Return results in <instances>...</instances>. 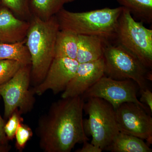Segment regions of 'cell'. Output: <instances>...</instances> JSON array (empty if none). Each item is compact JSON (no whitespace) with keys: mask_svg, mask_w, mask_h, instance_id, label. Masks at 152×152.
Segmentation results:
<instances>
[{"mask_svg":"<svg viewBox=\"0 0 152 152\" xmlns=\"http://www.w3.org/2000/svg\"><path fill=\"white\" fill-rule=\"evenodd\" d=\"M21 115L18 110H16L11 115L6 123L4 130L8 140L12 141L14 140L19 124L23 122V119Z\"/></svg>","mask_w":152,"mask_h":152,"instance_id":"7402d4cb","label":"cell"},{"mask_svg":"<svg viewBox=\"0 0 152 152\" xmlns=\"http://www.w3.org/2000/svg\"><path fill=\"white\" fill-rule=\"evenodd\" d=\"M33 131L28 125L23 122L19 124L15 135V148L19 151L22 152L25 148L28 142L32 137Z\"/></svg>","mask_w":152,"mask_h":152,"instance_id":"44dd1931","label":"cell"},{"mask_svg":"<svg viewBox=\"0 0 152 152\" xmlns=\"http://www.w3.org/2000/svg\"><path fill=\"white\" fill-rule=\"evenodd\" d=\"M26 38L31 59V81L36 86L45 78L55 58L60 26L56 16L46 20L32 16Z\"/></svg>","mask_w":152,"mask_h":152,"instance_id":"7a4b0ae2","label":"cell"},{"mask_svg":"<svg viewBox=\"0 0 152 152\" xmlns=\"http://www.w3.org/2000/svg\"><path fill=\"white\" fill-rule=\"evenodd\" d=\"M78 34L69 30H60L55 45V58H68L76 60Z\"/></svg>","mask_w":152,"mask_h":152,"instance_id":"9a60e30c","label":"cell"},{"mask_svg":"<svg viewBox=\"0 0 152 152\" xmlns=\"http://www.w3.org/2000/svg\"><path fill=\"white\" fill-rule=\"evenodd\" d=\"M29 26V21L19 18L7 7L0 5V43L24 41Z\"/></svg>","mask_w":152,"mask_h":152,"instance_id":"7c38bea8","label":"cell"},{"mask_svg":"<svg viewBox=\"0 0 152 152\" xmlns=\"http://www.w3.org/2000/svg\"><path fill=\"white\" fill-rule=\"evenodd\" d=\"M32 0H0L1 4L10 10L19 18L30 21L32 15L30 6Z\"/></svg>","mask_w":152,"mask_h":152,"instance_id":"d6986e66","label":"cell"},{"mask_svg":"<svg viewBox=\"0 0 152 152\" xmlns=\"http://www.w3.org/2000/svg\"><path fill=\"white\" fill-rule=\"evenodd\" d=\"M85 99L62 98L52 103L38 121L36 134L45 152H70L76 144L88 141L83 126Z\"/></svg>","mask_w":152,"mask_h":152,"instance_id":"6da1fadb","label":"cell"},{"mask_svg":"<svg viewBox=\"0 0 152 152\" xmlns=\"http://www.w3.org/2000/svg\"><path fill=\"white\" fill-rule=\"evenodd\" d=\"M123 7H106L75 12L62 9L56 14L60 30H69L78 35L96 36L109 41L115 38L118 20Z\"/></svg>","mask_w":152,"mask_h":152,"instance_id":"3957f363","label":"cell"},{"mask_svg":"<svg viewBox=\"0 0 152 152\" xmlns=\"http://www.w3.org/2000/svg\"><path fill=\"white\" fill-rule=\"evenodd\" d=\"M137 86L132 80H115L104 75L82 96L85 99L91 97L103 99L115 110L124 103L134 102L148 110V108L137 97Z\"/></svg>","mask_w":152,"mask_h":152,"instance_id":"ba28073f","label":"cell"},{"mask_svg":"<svg viewBox=\"0 0 152 152\" xmlns=\"http://www.w3.org/2000/svg\"><path fill=\"white\" fill-rule=\"evenodd\" d=\"M1 4V2H0V5Z\"/></svg>","mask_w":152,"mask_h":152,"instance_id":"83f0119b","label":"cell"},{"mask_svg":"<svg viewBox=\"0 0 152 152\" xmlns=\"http://www.w3.org/2000/svg\"><path fill=\"white\" fill-rule=\"evenodd\" d=\"M141 96L140 101L141 102L146 105L151 113L152 112V93L151 90L147 88L145 89L140 90Z\"/></svg>","mask_w":152,"mask_h":152,"instance_id":"603a6c76","label":"cell"},{"mask_svg":"<svg viewBox=\"0 0 152 152\" xmlns=\"http://www.w3.org/2000/svg\"><path fill=\"white\" fill-rule=\"evenodd\" d=\"M79 63L68 58H55L45 78L33 89L35 94L41 96L48 90L54 94L64 91L77 71Z\"/></svg>","mask_w":152,"mask_h":152,"instance_id":"30bf717a","label":"cell"},{"mask_svg":"<svg viewBox=\"0 0 152 152\" xmlns=\"http://www.w3.org/2000/svg\"><path fill=\"white\" fill-rule=\"evenodd\" d=\"M103 58L105 75L117 80H132L140 90L148 88V80H152L151 71L122 46L110 45L107 42Z\"/></svg>","mask_w":152,"mask_h":152,"instance_id":"277c9868","label":"cell"},{"mask_svg":"<svg viewBox=\"0 0 152 152\" xmlns=\"http://www.w3.org/2000/svg\"><path fill=\"white\" fill-rule=\"evenodd\" d=\"M83 110L88 115L83 120L86 135L92 137L91 143L104 151L119 132L115 109L107 102L97 97L88 98Z\"/></svg>","mask_w":152,"mask_h":152,"instance_id":"5b68a950","label":"cell"},{"mask_svg":"<svg viewBox=\"0 0 152 152\" xmlns=\"http://www.w3.org/2000/svg\"><path fill=\"white\" fill-rule=\"evenodd\" d=\"M108 41L96 36L78 35L76 60L79 64L96 61L102 58L105 45Z\"/></svg>","mask_w":152,"mask_h":152,"instance_id":"4fadbf2b","label":"cell"},{"mask_svg":"<svg viewBox=\"0 0 152 152\" xmlns=\"http://www.w3.org/2000/svg\"><path fill=\"white\" fill-rule=\"evenodd\" d=\"M1 97L0 96V99ZM6 123L5 120H4L0 115V145H7L9 144V141L7 138L4 130Z\"/></svg>","mask_w":152,"mask_h":152,"instance_id":"d4e9b609","label":"cell"},{"mask_svg":"<svg viewBox=\"0 0 152 152\" xmlns=\"http://www.w3.org/2000/svg\"><path fill=\"white\" fill-rule=\"evenodd\" d=\"M20 63L10 60H0V86L12 78L22 66Z\"/></svg>","mask_w":152,"mask_h":152,"instance_id":"ffe728a7","label":"cell"},{"mask_svg":"<svg viewBox=\"0 0 152 152\" xmlns=\"http://www.w3.org/2000/svg\"><path fill=\"white\" fill-rule=\"evenodd\" d=\"M103 57L89 62L79 64L75 75L63 92L62 98L82 96L104 75Z\"/></svg>","mask_w":152,"mask_h":152,"instance_id":"8fae6325","label":"cell"},{"mask_svg":"<svg viewBox=\"0 0 152 152\" xmlns=\"http://www.w3.org/2000/svg\"><path fill=\"white\" fill-rule=\"evenodd\" d=\"M75 1V0H68V3L74 1Z\"/></svg>","mask_w":152,"mask_h":152,"instance_id":"4316f807","label":"cell"},{"mask_svg":"<svg viewBox=\"0 0 152 152\" xmlns=\"http://www.w3.org/2000/svg\"><path fill=\"white\" fill-rule=\"evenodd\" d=\"M104 151L112 152H151L144 140L119 132Z\"/></svg>","mask_w":152,"mask_h":152,"instance_id":"5bb4252c","label":"cell"},{"mask_svg":"<svg viewBox=\"0 0 152 152\" xmlns=\"http://www.w3.org/2000/svg\"><path fill=\"white\" fill-rule=\"evenodd\" d=\"M0 60H14L23 65L31 66V56L26 39L15 43H0Z\"/></svg>","mask_w":152,"mask_h":152,"instance_id":"2e32d148","label":"cell"},{"mask_svg":"<svg viewBox=\"0 0 152 152\" xmlns=\"http://www.w3.org/2000/svg\"><path fill=\"white\" fill-rule=\"evenodd\" d=\"M68 0H32L30 9L32 16L41 20H48L56 15Z\"/></svg>","mask_w":152,"mask_h":152,"instance_id":"e0dca14e","label":"cell"},{"mask_svg":"<svg viewBox=\"0 0 152 152\" xmlns=\"http://www.w3.org/2000/svg\"><path fill=\"white\" fill-rule=\"evenodd\" d=\"M116 1L140 21L148 24L152 23V0Z\"/></svg>","mask_w":152,"mask_h":152,"instance_id":"ac0fdd59","label":"cell"},{"mask_svg":"<svg viewBox=\"0 0 152 152\" xmlns=\"http://www.w3.org/2000/svg\"><path fill=\"white\" fill-rule=\"evenodd\" d=\"M115 38L118 44L151 69L152 30L146 28L142 22L136 21L129 11L124 7L118 20Z\"/></svg>","mask_w":152,"mask_h":152,"instance_id":"8992f818","label":"cell"},{"mask_svg":"<svg viewBox=\"0 0 152 152\" xmlns=\"http://www.w3.org/2000/svg\"><path fill=\"white\" fill-rule=\"evenodd\" d=\"M83 146L81 148L76 150V152H102L103 150L91 143L88 141L84 142Z\"/></svg>","mask_w":152,"mask_h":152,"instance_id":"cb8c5ba5","label":"cell"},{"mask_svg":"<svg viewBox=\"0 0 152 152\" xmlns=\"http://www.w3.org/2000/svg\"><path fill=\"white\" fill-rule=\"evenodd\" d=\"M31 72V66H23L12 78L0 86V96L4 101L6 120L16 110L22 115L28 113L34 108L35 94L33 89H29Z\"/></svg>","mask_w":152,"mask_h":152,"instance_id":"52a82bcc","label":"cell"},{"mask_svg":"<svg viewBox=\"0 0 152 152\" xmlns=\"http://www.w3.org/2000/svg\"><path fill=\"white\" fill-rule=\"evenodd\" d=\"M119 131L152 144V118L146 111L134 102H125L115 109Z\"/></svg>","mask_w":152,"mask_h":152,"instance_id":"9c48e42d","label":"cell"},{"mask_svg":"<svg viewBox=\"0 0 152 152\" xmlns=\"http://www.w3.org/2000/svg\"><path fill=\"white\" fill-rule=\"evenodd\" d=\"M12 147L10 145H0V152H8L10 151Z\"/></svg>","mask_w":152,"mask_h":152,"instance_id":"484cf974","label":"cell"}]
</instances>
